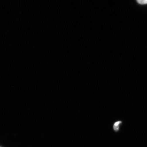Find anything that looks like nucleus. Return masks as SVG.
<instances>
[{
  "mask_svg": "<svg viewBox=\"0 0 147 147\" xmlns=\"http://www.w3.org/2000/svg\"><path fill=\"white\" fill-rule=\"evenodd\" d=\"M121 123V122L119 121L115 123L114 124V129L115 131H117L119 130V125Z\"/></svg>",
  "mask_w": 147,
  "mask_h": 147,
  "instance_id": "1",
  "label": "nucleus"
},
{
  "mask_svg": "<svg viewBox=\"0 0 147 147\" xmlns=\"http://www.w3.org/2000/svg\"><path fill=\"white\" fill-rule=\"evenodd\" d=\"M137 2L140 4L144 5L147 4V0H137Z\"/></svg>",
  "mask_w": 147,
  "mask_h": 147,
  "instance_id": "2",
  "label": "nucleus"
},
{
  "mask_svg": "<svg viewBox=\"0 0 147 147\" xmlns=\"http://www.w3.org/2000/svg\"></svg>",
  "mask_w": 147,
  "mask_h": 147,
  "instance_id": "3",
  "label": "nucleus"
}]
</instances>
